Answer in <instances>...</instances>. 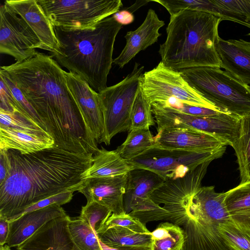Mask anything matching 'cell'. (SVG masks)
<instances>
[{
	"label": "cell",
	"mask_w": 250,
	"mask_h": 250,
	"mask_svg": "<svg viewBox=\"0 0 250 250\" xmlns=\"http://www.w3.org/2000/svg\"><path fill=\"white\" fill-rule=\"evenodd\" d=\"M232 147L237 157L240 183L250 180V114L241 118L239 137Z\"/></svg>",
	"instance_id": "cell-28"
},
{
	"label": "cell",
	"mask_w": 250,
	"mask_h": 250,
	"mask_svg": "<svg viewBox=\"0 0 250 250\" xmlns=\"http://www.w3.org/2000/svg\"><path fill=\"white\" fill-rule=\"evenodd\" d=\"M154 104L169 111L196 116H213L224 112L219 110L188 104L174 98H170L164 102Z\"/></svg>",
	"instance_id": "cell-36"
},
{
	"label": "cell",
	"mask_w": 250,
	"mask_h": 250,
	"mask_svg": "<svg viewBox=\"0 0 250 250\" xmlns=\"http://www.w3.org/2000/svg\"><path fill=\"white\" fill-rule=\"evenodd\" d=\"M54 27L91 28L123 6L120 0H37Z\"/></svg>",
	"instance_id": "cell-6"
},
{
	"label": "cell",
	"mask_w": 250,
	"mask_h": 250,
	"mask_svg": "<svg viewBox=\"0 0 250 250\" xmlns=\"http://www.w3.org/2000/svg\"><path fill=\"white\" fill-rule=\"evenodd\" d=\"M218 229L229 250H250V227L229 220L219 225Z\"/></svg>",
	"instance_id": "cell-31"
},
{
	"label": "cell",
	"mask_w": 250,
	"mask_h": 250,
	"mask_svg": "<svg viewBox=\"0 0 250 250\" xmlns=\"http://www.w3.org/2000/svg\"><path fill=\"white\" fill-rule=\"evenodd\" d=\"M61 206L54 204L45 208L25 213L9 221V232L5 245L17 247L42 226L56 218L66 215Z\"/></svg>",
	"instance_id": "cell-19"
},
{
	"label": "cell",
	"mask_w": 250,
	"mask_h": 250,
	"mask_svg": "<svg viewBox=\"0 0 250 250\" xmlns=\"http://www.w3.org/2000/svg\"><path fill=\"white\" fill-rule=\"evenodd\" d=\"M226 146L210 151L195 152L167 149L154 144L137 157L127 162L133 169L152 171L165 181L184 177L207 162L221 158Z\"/></svg>",
	"instance_id": "cell-7"
},
{
	"label": "cell",
	"mask_w": 250,
	"mask_h": 250,
	"mask_svg": "<svg viewBox=\"0 0 250 250\" xmlns=\"http://www.w3.org/2000/svg\"><path fill=\"white\" fill-rule=\"evenodd\" d=\"M140 86L151 104L174 98L188 104L218 110L192 87L180 71L167 67L161 61L153 69L143 74Z\"/></svg>",
	"instance_id": "cell-9"
},
{
	"label": "cell",
	"mask_w": 250,
	"mask_h": 250,
	"mask_svg": "<svg viewBox=\"0 0 250 250\" xmlns=\"http://www.w3.org/2000/svg\"><path fill=\"white\" fill-rule=\"evenodd\" d=\"M150 0H143V1H138V3H136V2L135 3H134L133 5H132L131 6L128 7V8H126V9L129 11L130 12L133 13L134 11H136V10H137L138 8H139V7H140L141 6L144 5V4L147 3V2H150Z\"/></svg>",
	"instance_id": "cell-44"
},
{
	"label": "cell",
	"mask_w": 250,
	"mask_h": 250,
	"mask_svg": "<svg viewBox=\"0 0 250 250\" xmlns=\"http://www.w3.org/2000/svg\"><path fill=\"white\" fill-rule=\"evenodd\" d=\"M7 152L10 169L0 184V217L9 221L41 200L66 191H78L94 155L69 151L55 144L28 154L15 149Z\"/></svg>",
	"instance_id": "cell-2"
},
{
	"label": "cell",
	"mask_w": 250,
	"mask_h": 250,
	"mask_svg": "<svg viewBox=\"0 0 250 250\" xmlns=\"http://www.w3.org/2000/svg\"><path fill=\"white\" fill-rule=\"evenodd\" d=\"M65 76L68 87L90 132L97 143H104V122L98 93L78 75L65 71Z\"/></svg>",
	"instance_id": "cell-12"
},
{
	"label": "cell",
	"mask_w": 250,
	"mask_h": 250,
	"mask_svg": "<svg viewBox=\"0 0 250 250\" xmlns=\"http://www.w3.org/2000/svg\"><path fill=\"white\" fill-rule=\"evenodd\" d=\"M4 3L26 22L40 41L42 49L52 53L57 51L54 27L37 0H6Z\"/></svg>",
	"instance_id": "cell-15"
},
{
	"label": "cell",
	"mask_w": 250,
	"mask_h": 250,
	"mask_svg": "<svg viewBox=\"0 0 250 250\" xmlns=\"http://www.w3.org/2000/svg\"><path fill=\"white\" fill-rule=\"evenodd\" d=\"M211 161L207 162L184 177L167 179L150 195L155 204L161 206L170 216V222L182 227L188 218L187 208L189 198L201 187L202 181Z\"/></svg>",
	"instance_id": "cell-10"
},
{
	"label": "cell",
	"mask_w": 250,
	"mask_h": 250,
	"mask_svg": "<svg viewBox=\"0 0 250 250\" xmlns=\"http://www.w3.org/2000/svg\"><path fill=\"white\" fill-rule=\"evenodd\" d=\"M42 49L38 39L26 22L5 3L0 7V52L22 62Z\"/></svg>",
	"instance_id": "cell-11"
},
{
	"label": "cell",
	"mask_w": 250,
	"mask_h": 250,
	"mask_svg": "<svg viewBox=\"0 0 250 250\" xmlns=\"http://www.w3.org/2000/svg\"><path fill=\"white\" fill-rule=\"evenodd\" d=\"M0 77L4 81L10 89L14 97L17 111L38 123L46 131L43 123L34 108L12 80L1 69L0 70Z\"/></svg>",
	"instance_id": "cell-35"
},
{
	"label": "cell",
	"mask_w": 250,
	"mask_h": 250,
	"mask_svg": "<svg viewBox=\"0 0 250 250\" xmlns=\"http://www.w3.org/2000/svg\"><path fill=\"white\" fill-rule=\"evenodd\" d=\"M53 137L47 132H31L0 127V151L15 149L28 154L52 147Z\"/></svg>",
	"instance_id": "cell-23"
},
{
	"label": "cell",
	"mask_w": 250,
	"mask_h": 250,
	"mask_svg": "<svg viewBox=\"0 0 250 250\" xmlns=\"http://www.w3.org/2000/svg\"></svg>",
	"instance_id": "cell-48"
},
{
	"label": "cell",
	"mask_w": 250,
	"mask_h": 250,
	"mask_svg": "<svg viewBox=\"0 0 250 250\" xmlns=\"http://www.w3.org/2000/svg\"><path fill=\"white\" fill-rule=\"evenodd\" d=\"M98 239L110 248L122 246L152 247V237L149 230L143 231L121 227L98 228Z\"/></svg>",
	"instance_id": "cell-24"
},
{
	"label": "cell",
	"mask_w": 250,
	"mask_h": 250,
	"mask_svg": "<svg viewBox=\"0 0 250 250\" xmlns=\"http://www.w3.org/2000/svg\"><path fill=\"white\" fill-rule=\"evenodd\" d=\"M165 24L154 10L149 9L142 24L135 30L126 33L125 36V45L113 63L123 68L140 51L158 41L161 35L159 30Z\"/></svg>",
	"instance_id": "cell-17"
},
{
	"label": "cell",
	"mask_w": 250,
	"mask_h": 250,
	"mask_svg": "<svg viewBox=\"0 0 250 250\" xmlns=\"http://www.w3.org/2000/svg\"><path fill=\"white\" fill-rule=\"evenodd\" d=\"M221 21L212 14L188 10L170 16L166 41L158 51L161 62L178 71L198 67L220 68L215 43Z\"/></svg>",
	"instance_id": "cell-4"
},
{
	"label": "cell",
	"mask_w": 250,
	"mask_h": 250,
	"mask_svg": "<svg viewBox=\"0 0 250 250\" xmlns=\"http://www.w3.org/2000/svg\"><path fill=\"white\" fill-rule=\"evenodd\" d=\"M74 192L73 190L66 191L41 200L25 209L21 215L45 208L54 204L61 206L67 203L71 200Z\"/></svg>",
	"instance_id": "cell-39"
},
{
	"label": "cell",
	"mask_w": 250,
	"mask_h": 250,
	"mask_svg": "<svg viewBox=\"0 0 250 250\" xmlns=\"http://www.w3.org/2000/svg\"><path fill=\"white\" fill-rule=\"evenodd\" d=\"M9 232V221L0 217V246L6 244Z\"/></svg>",
	"instance_id": "cell-42"
},
{
	"label": "cell",
	"mask_w": 250,
	"mask_h": 250,
	"mask_svg": "<svg viewBox=\"0 0 250 250\" xmlns=\"http://www.w3.org/2000/svg\"><path fill=\"white\" fill-rule=\"evenodd\" d=\"M112 227H121L143 231L148 230L145 225L126 213L121 214L112 213L107 218L100 224L98 228H108Z\"/></svg>",
	"instance_id": "cell-38"
},
{
	"label": "cell",
	"mask_w": 250,
	"mask_h": 250,
	"mask_svg": "<svg viewBox=\"0 0 250 250\" xmlns=\"http://www.w3.org/2000/svg\"><path fill=\"white\" fill-rule=\"evenodd\" d=\"M68 228L73 241L81 250H103L96 231L80 216L69 217Z\"/></svg>",
	"instance_id": "cell-32"
},
{
	"label": "cell",
	"mask_w": 250,
	"mask_h": 250,
	"mask_svg": "<svg viewBox=\"0 0 250 250\" xmlns=\"http://www.w3.org/2000/svg\"><path fill=\"white\" fill-rule=\"evenodd\" d=\"M112 212L105 206L95 201L87 202L82 208L80 216L84 219L95 231L97 226L107 218Z\"/></svg>",
	"instance_id": "cell-37"
},
{
	"label": "cell",
	"mask_w": 250,
	"mask_h": 250,
	"mask_svg": "<svg viewBox=\"0 0 250 250\" xmlns=\"http://www.w3.org/2000/svg\"><path fill=\"white\" fill-rule=\"evenodd\" d=\"M155 144L149 129H132L129 131L125 141L115 150L124 159L131 160Z\"/></svg>",
	"instance_id": "cell-30"
},
{
	"label": "cell",
	"mask_w": 250,
	"mask_h": 250,
	"mask_svg": "<svg viewBox=\"0 0 250 250\" xmlns=\"http://www.w3.org/2000/svg\"><path fill=\"white\" fill-rule=\"evenodd\" d=\"M0 127H8L31 132L46 131L40 125L19 111H0Z\"/></svg>",
	"instance_id": "cell-34"
},
{
	"label": "cell",
	"mask_w": 250,
	"mask_h": 250,
	"mask_svg": "<svg viewBox=\"0 0 250 250\" xmlns=\"http://www.w3.org/2000/svg\"><path fill=\"white\" fill-rule=\"evenodd\" d=\"M122 27L113 16L86 29L54 27L58 49L51 55L60 65L79 76L99 93L107 87L114 44Z\"/></svg>",
	"instance_id": "cell-3"
},
{
	"label": "cell",
	"mask_w": 250,
	"mask_h": 250,
	"mask_svg": "<svg viewBox=\"0 0 250 250\" xmlns=\"http://www.w3.org/2000/svg\"><path fill=\"white\" fill-rule=\"evenodd\" d=\"M10 165L7 151H0V184L9 174Z\"/></svg>",
	"instance_id": "cell-40"
},
{
	"label": "cell",
	"mask_w": 250,
	"mask_h": 250,
	"mask_svg": "<svg viewBox=\"0 0 250 250\" xmlns=\"http://www.w3.org/2000/svg\"><path fill=\"white\" fill-rule=\"evenodd\" d=\"M224 68L246 84H250V42L244 40H225L219 36L215 43Z\"/></svg>",
	"instance_id": "cell-18"
},
{
	"label": "cell",
	"mask_w": 250,
	"mask_h": 250,
	"mask_svg": "<svg viewBox=\"0 0 250 250\" xmlns=\"http://www.w3.org/2000/svg\"><path fill=\"white\" fill-rule=\"evenodd\" d=\"M127 173L112 177L84 179L78 191L83 193L87 202H97L107 207L115 214L125 213L123 199Z\"/></svg>",
	"instance_id": "cell-14"
},
{
	"label": "cell",
	"mask_w": 250,
	"mask_h": 250,
	"mask_svg": "<svg viewBox=\"0 0 250 250\" xmlns=\"http://www.w3.org/2000/svg\"><path fill=\"white\" fill-rule=\"evenodd\" d=\"M151 235L152 250H180L184 248L185 236L183 229L170 222L160 224Z\"/></svg>",
	"instance_id": "cell-29"
},
{
	"label": "cell",
	"mask_w": 250,
	"mask_h": 250,
	"mask_svg": "<svg viewBox=\"0 0 250 250\" xmlns=\"http://www.w3.org/2000/svg\"><path fill=\"white\" fill-rule=\"evenodd\" d=\"M144 69V66L135 62L132 72L122 81L98 93L104 114V143L106 145H110L117 134L130 129L131 109Z\"/></svg>",
	"instance_id": "cell-8"
},
{
	"label": "cell",
	"mask_w": 250,
	"mask_h": 250,
	"mask_svg": "<svg viewBox=\"0 0 250 250\" xmlns=\"http://www.w3.org/2000/svg\"><path fill=\"white\" fill-rule=\"evenodd\" d=\"M165 182L155 173L144 169H134L127 173L124 208L125 213L141 208L151 199L150 195Z\"/></svg>",
	"instance_id": "cell-21"
},
{
	"label": "cell",
	"mask_w": 250,
	"mask_h": 250,
	"mask_svg": "<svg viewBox=\"0 0 250 250\" xmlns=\"http://www.w3.org/2000/svg\"><path fill=\"white\" fill-rule=\"evenodd\" d=\"M133 169L115 150L108 151L102 147L93 155L92 164L83 173V179L112 177Z\"/></svg>",
	"instance_id": "cell-25"
},
{
	"label": "cell",
	"mask_w": 250,
	"mask_h": 250,
	"mask_svg": "<svg viewBox=\"0 0 250 250\" xmlns=\"http://www.w3.org/2000/svg\"><path fill=\"white\" fill-rule=\"evenodd\" d=\"M3 70L34 108L55 145L76 153L99 148L66 83L65 71L52 55L37 52Z\"/></svg>",
	"instance_id": "cell-1"
},
{
	"label": "cell",
	"mask_w": 250,
	"mask_h": 250,
	"mask_svg": "<svg viewBox=\"0 0 250 250\" xmlns=\"http://www.w3.org/2000/svg\"><path fill=\"white\" fill-rule=\"evenodd\" d=\"M212 15L250 28V0H212Z\"/></svg>",
	"instance_id": "cell-27"
},
{
	"label": "cell",
	"mask_w": 250,
	"mask_h": 250,
	"mask_svg": "<svg viewBox=\"0 0 250 250\" xmlns=\"http://www.w3.org/2000/svg\"><path fill=\"white\" fill-rule=\"evenodd\" d=\"M112 16L117 22L122 25L129 24L134 20L133 13L126 9L118 11Z\"/></svg>",
	"instance_id": "cell-41"
},
{
	"label": "cell",
	"mask_w": 250,
	"mask_h": 250,
	"mask_svg": "<svg viewBox=\"0 0 250 250\" xmlns=\"http://www.w3.org/2000/svg\"><path fill=\"white\" fill-rule=\"evenodd\" d=\"M247 35L250 36V33L248 34Z\"/></svg>",
	"instance_id": "cell-46"
},
{
	"label": "cell",
	"mask_w": 250,
	"mask_h": 250,
	"mask_svg": "<svg viewBox=\"0 0 250 250\" xmlns=\"http://www.w3.org/2000/svg\"><path fill=\"white\" fill-rule=\"evenodd\" d=\"M225 197L226 192H216L214 186L201 187L189 198L187 215L208 220L218 227L230 220Z\"/></svg>",
	"instance_id": "cell-20"
},
{
	"label": "cell",
	"mask_w": 250,
	"mask_h": 250,
	"mask_svg": "<svg viewBox=\"0 0 250 250\" xmlns=\"http://www.w3.org/2000/svg\"><path fill=\"white\" fill-rule=\"evenodd\" d=\"M218 227L208 220L188 216L182 228L185 236L183 250H229Z\"/></svg>",
	"instance_id": "cell-22"
},
{
	"label": "cell",
	"mask_w": 250,
	"mask_h": 250,
	"mask_svg": "<svg viewBox=\"0 0 250 250\" xmlns=\"http://www.w3.org/2000/svg\"><path fill=\"white\" fill-rule=\"evenodd\" d=\"M67 214L45 223L17 247V250H81L73 241Z\"/></svg>",
	"instance_id": "cell-16"
},
{
	"label": "cell",
	"mask_w": 250,
	"mask_h": 250,
	"mask_svg": "<svg viewBox=\"0 0 250 250\" xmlns=\"http://www.w3.org/2000/svg\"><path fill=\"white\" fill-rule=\"evenodd\" d=\"M180 72L192 87L220 111L241 118L250 114V86L229 72L209 66Z\"/></svg>",
	"instance_id": "cell-5"
},
{
	"label": "cell",
	"mask_w": 250,
	"mask_h": 250,
	"mask_svg": "<svg viewBox=\"0 0 250 250\" xmlns=\"http://www.w3.org/2000/svg\"><path fill=\"white\" fill-rule=\"evenodd\" d=\"M154 125L152 105L145 98L140 86L131 109L129 131L132 129H148Z\"/></svg>",
	"instance_id": "cell-33"
},
{
	"label": "cell",
	"mask_w": 250,
	"mask_h": 250,
	"mask_svg": "<svg viewBox=\"0 0 250 250\" xmlns=\"http://www.w3.org/2000/svg\"><path fill=\"white\" fill-rule=\"evenodd\" d=\"M99 243L103 250H152V247L122 246L117 248H110L105 245L100 240Z\"/></svg>",
	"instance_id": "cell-43"
},
{
	"label": "cell",
	"mask_w": 250,
	"mask_h": 250,
	"mask_svg": "<svg viewBox=\"0 0 250 250\" xmlns=\"http://www.w3.org/2000/svg\"><path fill=\"white\" fill-rule=\"evenodd\" d=\"M154 139L155 145L159 147L189 151H210L227 146L211 134L188 128H158Z\"/></svg>",
	"instance_id": "cell-13"
},
{
	"label": "cell",
	"mask_w": 250,
	"mask_h": 250,
	"mask_svg": "<svg viewBox=\"0 0 250 250\" xmlns=\"http://www.w3.org/2000/svg\"><path fill=\"white\" fill-rule=\"evenodd\" d=\"M0 250H12L11 248L8 247L7 245L4 246H0Z\"/></svg>",
	"instance_id": "cell-45"
},
{
	"label": "cell",
	"mask_w": 250,
	"mask_h": 250,
	"mask_svg": "<svg viewBox=\"0 0 250 250\" xmlns=\"http://www.w3.org/2000/svg\"><path fill=\"white\" fill-rule=\"evenodd\" d=\"M225 203L230 220L250 227V180L226 192Z\"/></svg>",
	"instance_id": "cell-26"
},
{
	"label": "cell",
	"mask_w": 250,
	"mask_h": 250,
	"mask_svg": "<svg viewBox=\"0 0 250 250\" xmlns=\"http://www.w3.org/2000/svg\"><path fill=\"white\" fill-rule=\"evenodd\" d=\"M180 250H183V248L181 249Z\"/></svg>",
	"instance_id": "cell-47"
}]
</instances>
